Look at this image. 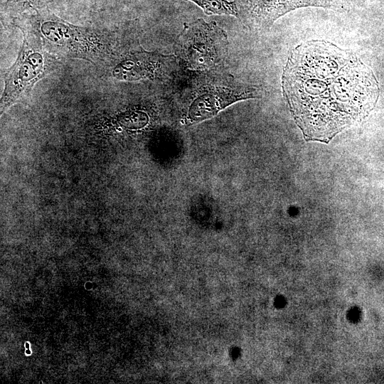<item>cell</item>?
<instances>
[{"mask_svg":"<svg viewBox=\"0 0 384 384\" xmlns=\"http://www.w3.org/2000/svg\"><path fill=\"white\" fill-rule=\"evenodd\" d=\"M43 50L25 41L14 65L5 76L1 111H5L48 71V61Z\"/></svg>","mask_w":384,"mask_h":384,"instance_id":"3","label":"cell"},{"mask_svg":"<svg viewBox=\"0 0 384 384\" xmlns=\"http://www.w3.org/2000/svg\"><path fill=\"white\" fill-rule=\"evenodd\" d=\"M282 87L304 139L326 144L364 119L379 96L372 70L351 51L323 40L290 52Z\"/></svg>","mask_w":384,"mask_h":384,"instance_id":"1","label":"cell"},{"mask_svg":"<svg viewBox=\"0 0 384 384\" xmlns=\"http://www.w3.org/2000/svg\"><path fill=\"white\" fill-rule=\"evenodd\" d=\"M25 346H26V348H28L29 344L28 343H26Z\"/></svg>","mask_w":384,"mask_h":384,"instance_id":"10","label":"cell"},{"mask_svg":"<svg viewBox=\"0 0 384 384\" xmlns=\"http://www.w3.org/2000/svg\"><path fill=\"white\" fill-rule=\"evenodd\" d=\"M48 0H6L7 9L24 11L28 9L41 8Z\"/></svg>","mask_w":384,"mask_h":384,"instance_id":"8","label":"cell"},{"mask_svg":"<svg viewBox=\"0 0 384 384\" xmlns=\"http://www.w3.org/2000/svg\"><path fill=\"white\" fill-rule=\"evenodd\" d=\"M201 6L208 15L229 14L238 17L239 12L235 1L227 0H190Z\"/></svg>","mask_w":384,"mask_h":384,"instance_id":"7","label":"cell"},{"mask_svg":"<svg viewBox=\"0 0 384 384\" xmlns=\"http://www.w3.org/2000/svg\"><path fill=\"white\" fill-rule=\"evenodd\" d=\"M227 36L215 22L199 19L185 24L178 38V52L191 68L206 69L219 64L227 52Z\"/></svg>","mask_w":384,"mask_h":384,"instance_id":"2","label":"cell"},{"mask_svg":"<svg viewBox=\"0 0 384 384\" xmlns=\"http://www.w3.org/2000/svg\"><path fill=\"white\" fill-rule=\"evenodd\" d=\"M239 14L250 26L270 27L278 18L294 9L316 6L336 7V0H237Z\"/></svg>","mask_w":384,"mask_h":384,"instance_id":"4","label":"cell"},{"mask_svg":"<svg viewBox=\"0 0 384 384\" xmlns=\"http://www.w3.org/2000/svg\"><path fill=\"white\" fill-rule=\"evenodd\" d=\"M257 95L255 88L246 85L208 87L192 103L188 118L191 122L205 119L236 101L257 97Z\"/></svg>","mask_w":384,"mask_h":384,"instance_id":"5","label":"cell"},{"mask_svg":"<svg viewBox=\"0 0 384 384\" xmlns=\"http://www.w3.org/2000/svg\"><path fill=\"white\" fill-rule=\"evenodd\" d=\"M26 353L27 354H30V353H31V351L28 350V349H27V350L26 351Z\"/></svg>","mask_w":384,"mask_h":384,"instance_id":"9","label":"cell"},{"mask_svg":"<svg viewBox=\"0 0 384 384\" xmlns=\"http://www.w3.org/2000/svg\"><path fill=\"white\" fill-rule=\"evenodd\" d=\"M40 30L45 38L59 48L71 52V48L83 36L82 29L74 26L53 15L41 16Z\"/></svg>","mask_w":384,"mask_h":384,"instance_id":"6","label":"cell"}]
</instances>
